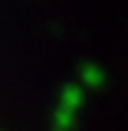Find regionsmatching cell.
<instances>
[{"mask_svg":"<svg viewBox=\"0 0 128 131\" xmlns=\"http://www.w3.org/2000/svg\"><path fill=\"white\" fill-rule=\"evenodd\" d=\"M52 131H76V114L74 111H67V109H54L52 114Z\"/></svg>","mask_w":128,"mask_h":131,"instance_id":"3957f363","label":"cell"},{"mask_svg":"<svg viewBox=\"0 0 128 131\" xmlns=\"http://www.w3.org/2000/svg\"><path fill=\"white\" fill-rule=\"evenodd\" d=\"M86 102V92L79 87L76 82H64L62 89H59V109L74 111L76 114Z\"/></svg>","mask_w":128,"mask_h":131,"instance_id":"7a4b0ae2","label":"cell"},{"mask_svg":"<svg viewBox=\"0 0 128 131\" xmlns=\"http://www.w3.org/2000/svg\"><path fill=\"white\" fill-rule=\"evenodd\" d=\"M76 84L81 89H101L104 84H106L108 79V74L106 69L101 64H96V62H91V59H86V62H81L76 69Z\"/></svg>","mask_w":128,"mask_h":131,"instance_id":"6da1fadb","label":"cell"}]
</instances>
